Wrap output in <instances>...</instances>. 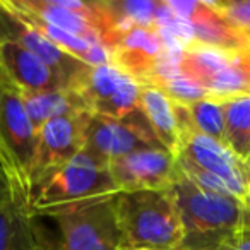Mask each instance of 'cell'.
<instances>
[{
    "mask_svg": "<svg viewBox=\"0 0 250 250\" xmlns=\"http://www.w3.org/2000/svg\"><path fill=\"white\" fill-rule=\"evenodd\" d=\"M171 11L184 18L190 26L192 45L211 46L225 52H242L249 48L250 43L228 24L218 9L209 0L178 2L167 0Z\"/></svg>",
    "mask_w": 250,
    "mask_h": 250,
    "instance_id": "12",
    "label": "cell"
},
{
    "mask_svg": "<svg viewBox=\"0 0 250 250\" xmlns=\"http://www.w3.org/2000/svg\"><path fill=\"white\" fill-rule=\"evenodd\" d=\"M143 149H165L154 136L149 122L137 108L122 118L91 115L86 129L84 151L110 163L117 158Z\"/></svg>",
    "mask_w": 250,
    "mask_h": 250,
    "instance_id": "8",
    "label": "cell"
},
{
    "mask_svg": "<svg viewBox=\"0 0 250 250\" xmlns=\"http://www.w3.org/2000/svg\"><path fill=\"white\" fill-rule=\"evenodd\" d=\"M115 197L94 199L52 212L48 218H53L62 235L57 250H124Z\"/></svg>",
    "mask_w": 250,
    "mask_h": 250,
    "instance_id": "5",
    "label": "cell"
},
{
    "mask_svg": "<svg viewBox=\"0 0 250 250\" xmlns=\"http://www.w3.org/2000/svg\"><path fill=\"white\" fill-rule=\"evenodd\" d=\"M36 129L26 110L22 93L0 70V168L16 194L31 206V170Z\"/></svg>",
    "mask_w": 250,
    "mask_h": 250,
    "instance_id": "3",
    "label": "cell"
},
{
    "mask_svg": "<svg viewBox=\"0 0 250 250\" xmlns=\"http://www.w3.org/2000/svg\"><path fill=\"white\" fill-rule=\"evenodd\" d=\"M91 113L65 115L48 120L36 130V151L31 170V194L84 149Z\"/></svg>",
    "mask_w": 250,
    "mask_h": 250,
    "instance_id": "9",
    "label": "cell"
},
{
    "mask_svg": "<svg viewBox=\"0 0 250 250\" xmlns=\"http://www.w3.org/2000/svg\"><path fill=\"white\" fill-rule=\"evenodd\" d=\"M45 243L29 202L12 190L11 197L0 206V250H42Z\"/></svg>",
    "mask_w": 250,
    "mask_h": 250,
    "instance_id": "17",
    "label": "cell"
},
{
    "mask_svg": "<svg viewBox=\"0 0 250 250\" xmlns=\"http://www.w3.org/2000/svg\"><path fill=\"white\" fill-rule=\"evenodd\" d=\"M42 250H57L55 245H50V243H45V245L42 247Z\"/></svg>",
    "mask_w": 250,
    "mask_h": 250,
    "instance_id": "29",
    "label": "cell"
},
{
    "mask_svg": "<svg viewBox=\"0 0 250 250\" xmlns=\"http://www.w3.org/2000/svg\"><path fill=\"white\" fill-rule=\"evenodd\" d=\"M185 108H187L190 124L194 125L195 130L218 141V143L226 144L225 110H223V104L218 98H202L194 103L185 104Z\"/></svg>",
    "mask_w": 250,
    "mask_h": 250,
    "instance_id": "22",
    "label": "cell"
},
{
    "mask_svg": "<svg viewBox=\"0 0 250 250\" xmlns=\"http://www.w3.org/2000/svg\"><path fill=\"white\" fill-rule=\"evenodd\" d=\"M218 100L225 110L226 146L245 163L250 158V93Z\"/></svg>",
    "mask_w": 250,
    "mask_h": 250,
    "instance_id": "21",
    "label": "cell"
},
{
    "mask_svg": "<svg viewBox=\"0 0 250 250\" xmlns=\"http://www.w3.org/2000/svg\"><path fill=\"white\" fill-rule=\"evenodd\" d=\"M245 168H247V180H249V187H250V167L245 165Z\"/></svg>",
    "mask_w": 250,
    "mask_h": 250,
    "instance_id": "30",
    "label": "cell"
},
{
    "mask_svg": "<svg viewBox=\"0 0 250 250\" xmlns=\"http://www.w3.org/2000/svg\"><path fill=\"white\" fill-rule=\"evenodd\" d=\"M153 87H158V89L163 91L171 101H177V103H182V104L194 103V101H197V100L211 96L208 91L202 89L201 86H197L194 81L185 77L180 70L171 72V74H168V76L158 79L156 83L153 84Z\"/></svg>",
    "mask_w": 250,
    "mask_h": 250,
    "instance_id": "23",
    "label": "cell"
},
{
    "mask_svg": "<svg viewBox=\"0 0 250 250\" xmlns=\"http://www.w3.org/2000/svg\"><path fill=\"white\" fill-rule=\"evenodd\" d=\"M120 192L171 188L182 177L177 156L167 149H143L108 163Z\"/></svg>",
    "mask_w": 250,
    "mask_h": 250,
    "instance_id": "11",
    "label": "cell"
},
{
    "mask_svg": "<svg viewBox=\"0 0 250 250\" xmlns=\"http://www.w3.org/2000/svg\"><path fill=\"white\" fill-rule=\"evenodd\" d=\"M231 250H250V229H249V233L243 236L242 242H240L238 245H236L235 249H231Z\"/></svg>",
    "mask_w": 250,
    "mask_h": 250,
    "instance_id": "28",
    "label": "cell"
},
{
    "mask_svg": "<svg viewBox=\"0 0 250 250\" xmlns=\"http://www.w3.org/2000/svg\"><path fill=\"white\" fill-rule=\"evenodd\" d=\"M139 110L149 122L161 146L177 156L182 143V129L175 101H171L158 87L143 86L139 96Z\"/></svg>",
    "mask_w": 250,
    "mask_h": 250,
    "instance_id": "19",
    "label": "cell"
},
{
    "mask_svg": "<svg viewBox=\"0 0 250 250\" xmlns=\"http://www.w3.org/2000/svg\"><path fill=\"white\" fill-rule=\"evenodd\" d=\"M70 89L91 115L122 118L139 108L141 86L115 63L89 65Z\"/></svg>",
    "mask_w": 250,
    "mask_h": 250,
    "instance_id": "7",
    "label": "cell"
},
{
    "mask_svg": "<svg viewBox=\"0 0 250 250\" xmlns=\"http://www.w3.org/2000/svg\"><path fill=\"white\" fill-rule=\"evenodd\" d=\"M11 195H12V187H11V184H9L7 177H5L4 170L0 168V206L4 204Z\"/></svg>",
    "mask_w": 250,
    "mask_h": 250,
    "instance_id": "26",
    "label": "cell"
},
{
    "mask_svg": "<svg viewBox=\"0 0 250 250\" xmlns=\"http://www.w3.org/2000/svg\"><path fill=\"white\" fill-rule=\"evenodd\" d=\"M0 70L22 94L65 89L59 76L42 59L12 40L0 43Z\"/></svg>",
    "mask_w": 250,
    "mask_h": 250,
    "instance_id": "14",
    "label": "cell"
},
{
    "mask_svg": "<svg viewBox=\"0 0 250 250\" xmlns=\"http://www.w3.org/2000/svg\"><path fill=\"white\" fill-rule=\"evenodd\" d=\"M11 40V16L0 4V43Z\"/></svg>",
    "mask_w": 250,
    "mask_h": 250,
    "instance_id": "25",
    "label": "cell"
},
{
    "mask_svg": "<svg viewBox=\"0 0 250 250\" xmlns=\"http://www.w3.org/2000/svg\"><path fill=\"white\" fill-rule=\"evenodd\" d=\"M228 24L250 43V0H221L212 2Z\"/></svg>",
    "mask_w": 250,
    "mask_h": 250,
    "instance_id": "24",
    "label": "cell"
},
{
    "mask_svg": "<svg viewBox=\"0 0 250 250\" xmlns=\"http://www.w3.org/2000/svg\"><path fill=\"white\" fill-rule=\"evenodd\" d=\"M124 250H147V249H124Z\"/></svg>",
    "mask_w": 250,
    "mask_h": 250,
    "instance_id": "31",
    "label": "cell"
},
{
    "mask_svg": "<svg viewBox=\"0 0 250 250\" xmlns=\"http://www.w3.org/2000/svg\"><path fill=\"white\" fill-rule=\"evenodd\" d=\"M2 4H4V7L7 9L11 14H14L16 18H19L21 21H24L26 24L35 28L38 33H42V35L45 36L46 40H50L53 45H57L59 48H62L63 52L74 55L76 59L86 62L87 65H103V63L111 62L110 52H108L101 43L81 38V36L67 33V31H63V29L57 28V26H52L50 22L40 19L38 16H35L33 12L19 7L12 0H2Z\"/></svg>",
    "mask_w": 250,
    "mask_h": 250,
    "instance_id": "18",
    "label": "cell"
},
{
    "mask_svg": "<svg viewBox=\"0 0 250 250\" xmlns=\"http://www.w3.org/2000/svg\"><path fill=\"white\" fill-rule=\"evenodd\" d=\"M178 120L182 129V143L177 158L187 160L221 180L238 201L250 206V187L247 180V168L242 160L233 154L226 144L218 143L194 129L185 104L177 103Z\"/></svg>",
    "mask_w": 250,
    "mask_h": 250,
    "instance_id": "6",
    "label": "cell"
},
{
    "mask_svg": "<svg viewBox=\"0 0 250 250\" xmlns=\"http://www.w3.org/2000/svg\"><path fill=\"white\" fill-rule=\"evenodd\" d=\"M178 70L214 98L250 93L238 52L190 45L182 52Z\"/></svg>",
    "mask_w": 250,
    "mask_h": 250,
    "instance_id": "10",
    "label": "cell"
},
{
    "mask_svg": "<svg viewBox=\"0 0 250 250\" xmlns=\"http://www.w3.org/2000/svg\"><path fill=\"white\" fill-rule=\"evenodd\" d=\"M184 238L177 250H231L250 229V206L208 192L182 175L173 185Z\"/></svg>",
    "mask_w": 250,
    "mask_h": 250,
    "instance_id": "1",
    "label": "cell"
},
{
    "mask_svg": "<svg viewBox=\"0 0 250 250\" xmlns=\"http://www.w3.org/2000/svg\"><path fill=\"white\" fill-rule=\"evenodd\" d=\"M0 4H2V0H0ZM5 11H7V9H5ZM7 14L11 16V40L12 42L21 43L24 48H28L29 52L35 53L38 59H42L43 62L59 76L63 87L70 89L72 84L79 79L81 74L89 65H87L86 62H83V60L76 59L74 55H70V53L63 52V50L59 48L57 45H53V43L50 42V40H46L42 33H38L35 28L26 24L24 21L16 18V16L11 14L9 11H7Z\"/></svg>",
    "mask_w": 250,
    "mask_h": 250,
    "instance_id": "15",
    "label": "cell"
},
{
    "mask_svg": "<svg viewBox=\"0 0 250 250\" xmlns=\"http://www.w3.org/2000/svg\"><path fill=\"white\" fill-rule=\"evenodd\" d=\"M89 4L96 33L108 52L130 29L156 24L160 9L156 0H96Z\"/></svg>",
    "mask_w": 250,
    "mask_h": 250,
    "instance_id": "13",
    "label": "cell"
},
{
    "mask_svg": "<svg viewBox=\"0 0 250 250\" xmlns=\"http://www.w3.org/2000/svg\"><path fill=\"white\" fill-rule=\"evenodd\" d=\"M22 100H24L26 110H28L29 118H31L36 130L53 118L76 113H87L81 98L72 89H55L22 94Z\"/></svg>",
    "mask_w": 250,
    "mask_h": 250,
    "instance_id": "20",
    "label": "cell"
},
{
    "mask_svg": "<svg viewBox=\"0 0 250 250\" xmlns=\"http://www.w3.org/2000/svg\"><path fill=\"white\" fill-rule=\"evenodd\" d=\"M245 165H247V167H250V158H249V160L245 161Z\"/></svg>",
    "mask_w": 250,
    "mask_h": 250,
    "instance_id": "32",
    "label": "cell"
},
{
    "mask_svg": "<svg viewBox=\"0 0 250 250\" xmlns=\"http://www.w3.org/2000/svg\"><path fill=\"white\" fill-rule=\"evenodd\" d=\"M238 55H240V62H242V65H243V70H245L249 86H250V46L242 50V52H238Z\"/></svg>",
    "mask_w": 250,
    "mask_h": 250,
    "instance_id": "27",
    "label": "cell"
},
{
    "mask_svg": "<svg viewBox=\"0 0 250 250\" xmlns=\"http://www.w3.org/2000/svg\"><path fill=\"white\" fill-rule=\"evenodd\" d=\"M115 209L125 249L177 250L180 247L184 228L173 187L118 192Z\"/></svg>",
    "mask_w": 250,
    "mask_h": 250,
    "instance_id": "2",
    "label": "cell"
},
{
    "mask_svg": "<svg viewBox=\"0 0 250 250\" xmlns=\"http://www.w3.org/2000/svg\"><path fill=\"white\" fill-rule=\"evenodd\" d=\"M12 2L33 12L43 21L50 22L52 26H57L81 38L101 43L89 2H79V0H12Z\"/></svg>",
    "mask_w": 250,
    "mask_h": 250,
    "instance_id": "16",
    "label": "cell"
},
{
    "mask_svg": "<svg viewBox=\"0 0 250 250\" xmlns=\"http://www.w3.org/2000/svg\"><path fill=\"white\" fill-rule=\"evenodd\" d=\"M118 188L108 170V163L81 151L74 160L50 175L35 192L31 202L33 216L52 212L94 199L117 195Z\"/></svg>",
    "mask_w": 250,
    "mask_h": 250,
    "instance_id": "4",
    "label": "cell"
}]
</instances>
